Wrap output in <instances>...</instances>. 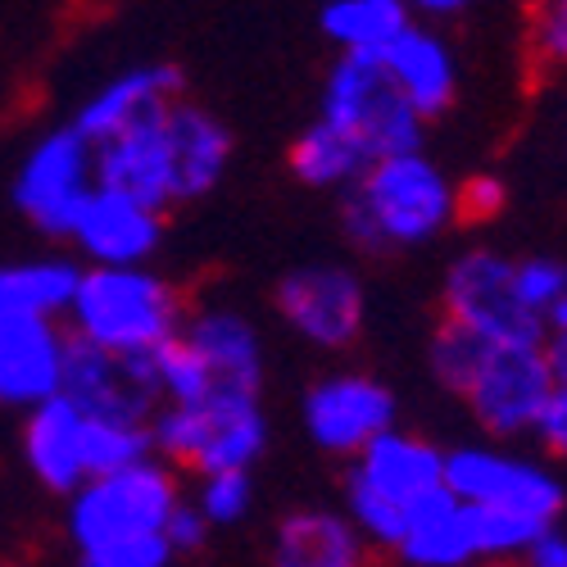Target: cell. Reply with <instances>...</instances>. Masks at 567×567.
<instances>
[{
	"instance_id": "6da1fadb",
	"label": "cell",
	"mask_w": 567,
	"mask_h": 567,
	"mask_svg": "<svg viewBox=\"0 0 567 567\" xmlns=\"http://www.w3.org/2000/svg\"><path fill=\"white\" fill-rule=\"evenodd\" d=\"M82 264L73 255H28L0 264V409L28 413L60 395Z\"/></svg>"
},
{
	"instance_id": "7a4b0ae2",
	"label": "cell",
	"mask_w": 567,
	"mask_h": 567,
	"mask_svg": "<svg viewBox=\"0 0 567 567\" xmlns=\"http://www.w3.org/2000/svg\"><path fill=\"white\" fill-rule=\"evenodd\" d=\"M337 218L346 246L363 259L422 250L454 227V182L422 151L377 159L337 196Z\"/></svg>"
},
{
	"instance_id": "3957f363",
	"label": "cell",
	"mask_w": 567,
	"mask_h": 567,
	"mask_svg": "<svg viewBox=\"0 0 567 567\" xmlns=\"http://www.w3.org/2000/svg\"><path fill=\"white\" fill-rule=\"evenodd\" d=\"M192 300L159 268H82L64 327L110 354H159L177 341Z\"/></svg>"
},
{
	"instance_id": "277c9868",
	"label": "cell",
	"mask_w": 567,
	"mask_h": 567,
	"mask_svg": "<svg viewBox=\"0 0 567 567\" xmlns=\"http://www.w3.org/2000/svg\"><path fill=\"white\" fill-rule=\"evenodd\" d=\"M445 486V450L417 432L391 427L346 463L341 508L377 554H391L409 532V508Z\"/></svg>"
},
{
	"instance_id": "5b68a950",
	"label": "cell",
	"mask_w": 567,
	"mask_h": 567,
	"mask_svg": "<svg viewBox=\"0 0 567 567\" xmlns=\"http://www.w3.org/2000/svg\"><path fill=\"white\" fill-rule=\"evenodd\" d=\"M186 499L182 472L164 458H141L132 467L91 477L64 499V540L78 554H101L146 536H164L173 508Z\"/></svg>"
},
{
	"instance_id": "8992f818",
	"label": "cell",
	"mask_w": 567,
	"mask_h": 567,
	"mask_svg": "<svg viewBox=\"0 0 567 567\" xmlns=\"http://www.w3.org/2000/svg\"><path fill=\"white\" fill-rule=\"evenodd\" d=\"M313 118L354 141L368 168L377 159L413 155L427 141V123L409 110V101L400 96V86L386 78L377 55H337L327 64Z\"/></svg>"
},
{
	"instance_id": "52a82bcc",
	"label": "cell",
	"mask_w": 567,
	"mask_h": 567,
	"mask_svg": "<svg viewBox=\"0 0 567 567\" xmlns=\"http://www.w3.org/2000/svg\"><path fill=\"white\" fill-rule=\"evenodd\" d=\"M91 192H96V146L73 123L37 132L10 182L19 218L45 241H69Z\"/></svg>"
},
{
	"instance_id": "ba28073f",
	"label": "cell",
	"mask_w": 567,
	"mask_h": 567,
	"mask_svg": "<svg viewBox=\"0 0 567 567\" xmlns=\"http://www.w3.org/2000/svg\"><path fill=\"white\" fill-rule=\"evenodd\" d=\"M272 313L305 350L346 354L368 327V281L337 259L296 264L277 277Z\"/></svg>"
},
{
	"instance_id": "9c48e42d",
	"label": "cell",
	"mask_w": 567,
	"mask_h": 567,
	"mask_svg": "<svg viewBox=\"0 0 567 567\" xmlns=\"http://www.w3.org/2000/svg\"><path fill=\"white\" fill-rule=\"evenodd\" d=\"M441 318L491 346H545V322L513 287V259L491 246L450 259L441 277Z\"/></svg>"
},
{
	"instance_id": "30bf717a",
	"label": "cell",
	"mask_w": 567,
	"mask_h": 567,
	"mask_svg": "<svg viewBox=\"0 0 567 567\" xmlns=\"http://www.w3.org/2000/svg\"><path fill=\"white\" fill-rule=\"evenodd\" d=\"M391 427H400V400L368 368H327L300 395V432L327 458L350 463Z\"/></svg>"
},
{
	"instance_id": "8fae6325",
	"label": "cell",
	"mask_w": 567,
	"mask_h": 567,
	"mask_svg": "<svg viewBox=\"0 0 567 567\" xmlns=\"http://www.w3.org/2000/svg\"><path fill=\"white\" fill-rule=\"evenodd\" d=\"M177 341L205 368V400H264L268 391V346L255 318L236 305L205 300L192 305ZM200 400V404H205Z\"/></svg>"
},
{
	"instance_id": "7c38bea8",
	"label": "cell",
	"mask_w": 567,
	"mask_h": 567,
	"mask_svg": "<svg viewBox=\"0 0 567 567\" xmlns=\"http://www.w3.org/2000/svg\"><path fill=\"white\" fill-rule=\"evenodd\" d=\"M554 391L545 346H491L463 395V409L491 441H517L536 432V417Z\"/></svg>"
},
{
	"instance_id": "4fadbf2b",
	"label": "cell",
	"mask_w": 567,
	"mask_h": 567,
	"mask_svg": "<svg viewBox=\"0 0 567 567\" xmlns=\"http://www.w3.org/2000/svg\"><path fill=\"white\" fill-rule=\"evenodd\" d=\"M445 486L458 504H482V508H513L532 513L540 523H558L567 504L563 482L549 467L504 454L495 445H454L445 450Z\"/></svg>"
},
{
	"instance_id": "5bb4252c",
	"label": "cell",
	"mask_w": 567,
	"mask_h": 567,
	"mask_svg": "<svg viewBox=\"0 0 567 567\" xmlns=\"http://www.w3.org/2000/svg\"><path fill=\"white\" fill-rule=\"evenodd\" d=\"M164 236H168L164 209H151L96 182V192L86 196L69 231V246L82 268H151L155 255L164 250Z\"/></svg>"
},
{
	"instance_id": "9a60e30c",
	"label": "cell",
	"mask_w": 567,
	"mask_h": 567,
	"mask_svg": "<svg viewBox=\"0 0 567 567\" xmlns=\"http://www.w3.org/2000/svg\"><path fill=\"white\" fill-rule=\"evenodd\" d=\"M60 395H69L78 409L96 417L151 422L159 409L155 354H110L86 341H69Z\"/></svg>"
},
{
	"instance_id": "2e32d148",
	"label": "cell",
	"mask_w": 567,
	"mask_h": 567,
	"mask_svg": "<svg viewBox=\"0 0 567 567\" xmlns=\"http://www.w3.org/2000/svg\"><path fill=\"white\" fill-rule=\"evenodd\" d=\"M19 458L28 477L69 499L96 477V454H91V413L78 409L69 395H51L19 422Z\"/></svg>"
},
{
	"instance_id": "e0dca14e",
	"label": "cell",
	"mask_w": 567,
	"mask_h": 567,
	"mask_svg": "<svg viewBox=\"0 0 567 567\" xmlns=\"http://www.w3.org/2000/svg\"><path fill=\"white\" fill-rule=\"evenodd\" d=\"M164 123H168V155H173V200L200 205L227 182L236 159V136L209 105L192 96L173 101L164 110Z\"/></svg>"
},
{
	"instance_id": "ac0fdd59",
	"label": "cell",
	"mask_w": 567,
	"mask_h": 567,
	"mask_svg": "<svg viewBox=\"0 0 567 567\" xmlns=\"http://www.w3.org/2000/svg\"><path fill=\"white\" fill-rule=\"evenodd\" d=\"M182 96H186V73L168 60H146V64H132V69H118L114 78H105L78 105V114L69 123L91 141V146H101V141L168 110Z\"/></svg>"
},
{
	"instance_id": "d6986e66",
	"label": "cell",
	"mask_w": 567,
	"mask_h": 567,
	"mask_svg": "<svg viewBox=\"0 0 567 567\" xmlns=\"http://www.w3.org/2000/svg\"><path fill=\"white\" fill-rule=\"evenodd\" d=\"M268 567H377V549L332 504H296L272 523Z\"/></svg>"
},
{
	"instance_id": "ffe728a7",
	"label": "cell",
	"mask_w": 567,
	"mask_h": 567,
	"mask_svg": "<svg viewBox=\"0 0 567 567\" xmlns=\"http://www.w3.org/2000/svg\"><path fill=\"white\" fill-rule=\"evenodd\" d=\"M96 182L123 192L151 209H177L173 200V155H168V123L164 110L123 127L118 136L96 146Z\"/></svg>"
},
{
	"instance_id": "44dd1931",
	"label": "cell",
	"mask_w": 567,
	"mask_h": 567,
	"mask_svg": "<svg viewBox=\"0 0 567 567\" xmlns=\"http://www.w3.org/2000/svg\"><path fill=\"white\" fill-rule=\"evenodd\" d=\"M386 78L400 86V96L422 123H436L454 110L458 101V60L450 51V41L436 28H422L417 19L386 45L382 55Z\"/></svg>"
},
{
	"instance_id": "7402d4cb",
	"label": "cell",
	"mask_w": 567,
	"mask_h": 567,
	"mask_svg": "<svg viewBox=\"0 0 567 567\" xmlns=\"http://www.w3.org/2000/svg\"><path fill=\"white\" fill-rule=\"evenodd\" d=\"M395 567H486L467 527V508L450 495V486L422 495L409 508V532L391 549Z\"/></svg>"
},
{
	"instance_id": "603a6c76",
	"label": "cell",
	"mask_w": 567,
	"mask_h": 567,
	"mask_svg": "<svg viewBox=\"0 0 567 567\" xmlns=\"http://www.w3.org/2000/svg\"><path fill=\"white\" fill-rule=\"evenodd\" d=\"M413 23L400 0H322L318 32L337 55H382Z\"/></svg>"
},
{
	"instance_id": "cb8c5ba5",
	"label": "cell",
	"mask_w": 567,
	"mask_h": 567,
	"mask_svg": "<svg viewBox=\"0 0 567 567\" xmlns=\"http://www.w3.org/2000/svg\"><path fill=\"white\" fill-rule=\"evenodd\" d=\"M287 168H291V177L300 186H309V192L341 196L368 173V159L359 155L354 141H346L337 127H327L322 118H313V123H305L296 132L291 151H287Z\"/></svg>"
},
{
	"instance_id": "d4e9b609",
	"label": "cell",
	"mask_w": 567,
	"mask_h": 567,
	"mask_svg": "<svg viewBox=\"0 0 567 567\" xmlns=\"http://www.w3.org/2000/svg\"><path fill=\"white\" fill-rule=\"evenodd\" d=\"M486 354H491V341L463 332L458 322H445V318L436 322V332H432V341H427V368H432V377H436V386L450 391L454 400L467 395L472 377L482 372Z\"/></svg>"
},
{
	"instance_id": "484cf974",
	"label": "cell",
	"mask_w": 567,
	"mask_h": 567,
	"mask_svg": "<svg viewBox=\"0 0 567 567\" xmlns=\"http://www.w3.org/2000/svg\"><path fill=\"white\" fill-rule=\"evenodd\" d=\"M467 508V527L477 540L482 563H499L513 554H527L536 545V536L554 523H540L532 513H513V508H482V504H463Z\"/></svg>"
},
{
	"instance_id": "4316f807",
	"label": "cell",
	"mask_w": 567,
	"mask_h": 567,
	"mask_svg": "<svg viewBox=\"0 0 567 567\" xmlns=\"http://www.w3.org/2000/svg\"><path fill=\"white\" fill-rule=\"evenodd\" d=\"M192 504L205 513L214 532L241 527L255 508V472H214V477H196Z\"/></svg>"
},
{
	"instance_id": "83f0119b",
	"label": "cell",
	"mask_w": 567,
	"mask_h": 567,
	"mask_svg": "<svg viewBox=\"0 0 567 567\" xmlns=\"http://www.w3.org/2000/svg\"><path fill=\"white\" fill-rule=\"evenodd\" d=\"M513 287L523 296V305L545 322V313L567 296V259H554V255L513 259Z\"/></svg>"
},
{
	"instance_id": "f1b7e54d",
	"label": "cell",
	"mask_w": 567,
	"mask_h": 567,
	"mask_svg": "<svg viewBox=\"0 0 567 567\" xmlns=\"http://www.w3.org/2000/svg\"><path fill=\"white\" fill-rule=\"evenodd\" d=\"M508 205V186L495 173H472L467 182L454 186V223L463 227H486L504 214Z\"/></svg>"
},
{
	"instance_id": "f546056e",
	"label": "cell",
	"mask_w": 567,
	"mask_h": 567,
	"mask_svg": "<svg viewBox=\"0 0 567 567\" xmlns=\"http://www.w3.org/2000/svg\"><path fill=\"white\" fill-rule=\"evenodd\" d=\"M73 567H173V549L164 536H146V540L114 545L101 554H78Z\"/></svg>"
},
{
	"instance_id": "4dcf8cb0",
	"label": "cell",
	"mask_w": 567,
	"mask_h": 567,
	"mask_svg": "<svg viewBox=\"0 0 567 567\" xmlns=\"http://www.w3.org/2000/svg\"><path fill=\"white\" fill-rule=\"evenodd\" d=\"M532 51L545 64H567V0H545L532 19Z\"/></svg>"
},
{
	"instance_id": "1f68e13d",
	"label": "cell",
	"mask_w": 567,
	"mask_h": 567,
	"mask_svg": "<svg viewBox=\"0 0 567 567\" xmlns=\"http://www.w3.org/2000/svg\"><path fill=\"white\" fill-rule=\"evenodd\" d=\"M209 536H214V527L205 523V513L192 504V495H186V499L173 508L168 527H164V540H168L173 558H192V554H200V549L209 545Z\"/></svg>"
},
{
	"instance_id": "d6a6232c",
	"label": "cell",
	"mask_w": 567,
	"mask_h": 567,
	"mask_svg": "<svg viewBox=\"0 0 567 567\" xmlns=\"http://www.w3.org/2000/svg\"><path fill=\"white\" fill-rule=\"evenodd\" d=\"M532 436L545 445L549 458H563V463H567V391H563V386H558V391L549 395V404L540 409Z\"/></svg>"
},
{
	"instance_id": "836d02e7",
	"label": "cell",
	"mask_w": 567,
	"mask_h": 567,
	"mask_svg": "<svg viewBox=\"0 0 567 567\" xmlns=\"http://www.w3.org/2000/svg\"><path fill=\"white\" fill-rule=\"evenodd\" d=\"M523 558H527V567H567V532L563 527H545Z\"/></svg>"
},
{
	"instance_id": "e575fe53",
	"label": "cell",
	"mask_w": 567,
	"mask_h": 567,
	"mask_svg": "<svg viewBox=\"0 0 567 567\" xmlns=\"http://www.w3.org/2000/svg\"><path fill=\"white\" fill-rule=\"evenodd\" d=\"M545 359H549V372H554V386L567 391V332L545 337Z\"/></svg>"
},
{
	"instance_id": "d590c367",
	"label": "cell",
	"mask_w": 567,
	"mask_h": 567,
	"mask_svg": "<svg viewBox=\"0 0 567 567\" xmlns=\"http://www.w3.org/2000/svg\"><path fill=\"white\" fill-rule=\"evenodd\" d=\"M400 6L417 19V14H436V19H450V14H458L467 0H400Z\"/></svg>"
},
{
	"instance_id": "8d00e7d4",
	"label": "cell",
	"mask_w": 567,
	"mask_h": 567,
	"mask_svg": "<svg viewBox=\"0 0 567 567\" xmlns=\"http://www.w3.org/2000/svg\"><path fill=\"white\" fill-rule=\"evenodd\" d=\"M549 332H567V296L545 313V337H549Z\"/></svg>"
},
{
	"instance_id": "74e56055",
	"label": "cell",
	"mask_w": 567,
	"mask_h": 567,
	"mask_svg": "<svg viewBox=\"0 0 567 567\" xmlns=\"http://www.w3.org/2000/svg\"><path fill=\"white\" fill-rule=\"evenodd\" d=\"M486 567H495V563H486Z\"/></svg>"
}]
</instances>
